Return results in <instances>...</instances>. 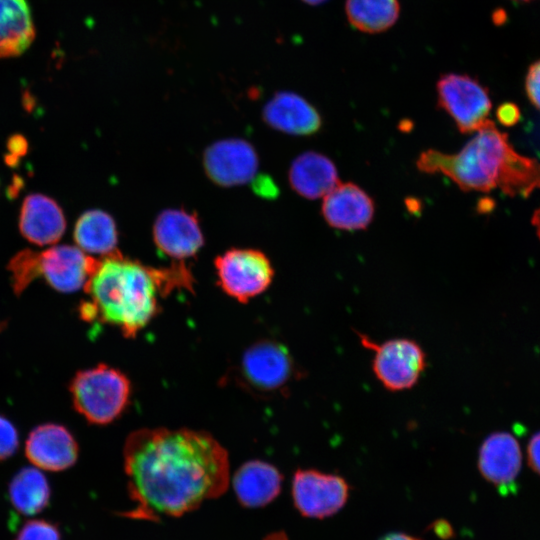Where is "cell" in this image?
<instances>
[{"label":"cell","instance_id":"11","mask_svg":"<svg viewBox=\"0 0 540 540\" xmlns=\"http://www.w3.org/2000/svg\"><path fill=\"white\" fill-rule=\"evenodd\" d=\"M203 166L207 176L217 185L232 187L254 180L259 159L254 147L239 138L219 140L206 148Z\"/></svg>","mask_w":540,"mask_h":540},{"label":"cell","instance_id":"9","mask_svg":"<svg viewBox=\"0 0 540 540\" xmlns=\"http://www.w3.org/2000/svg\"><path fill=\"white\" fill-rule=\"evenodd\" d=\"M438 105L463 134L475 133L488 120L492 108L489 90L468 75L447 73L437 84Z\"/></svg>","mask_w":540,"mask_h":540},{"label":"cell","instance_id":"4","mask_svg":"<svg viewBox=\"0 0 540 540\" xmlns=\"http://www.w3.org/2000/svg\"><path fill=\"white\" fill-rule=\"evenodd\" d=\"M98 262L80 248L62 245L42 252L21 251L10 261L8 269L17 295L39 277L52 288L71 293L85 288Z\"/></svg>","mask_w":540,"mask_h":540},{"label":"cell","instance_id":"29","mask_svg":"<svg viewBox=\"0 0 540 540\" xmlns=\"http://www.w3.org/2000/svg\"><path fill=\"white\" fill-rule=\"evenodd\" d=\"M380 540H420V539L410 536L408 534H404V533H391L384 536Z\"/></svg>","mask_w":540,"mask_h":540},{"label":"cell","instance_id":"26","mask_svg":"<svg viewBox=\"0 0 540 540\" xmlns=\"http://www.w3.org/2000/svg\"><path fill=\"white\" fill-rule=\"evenodd\" d=\"M524 87L530 103L540 111V59L528 67Z\"/></svg>","mask_w":540,"mask_h":540},{"label":"cell","instance_id":"12","mask_svg":"<svg viewBox=\"0 0 540 540\" xmlns=\"http://www.w3.org/2000/svg\"><path fill=\"white\" fill-rule=\"evenodd\" d=\"M153 239L162 255L176 261L195 256L204 244L197 216L184 209L163 210L154 221Z\"/></svg>","mask_w":540,"mask_h":540},{"label":"cell","instance_id":"16","mask_svg":"<svg viewBox=\"0 0 540 540\" xmlns=\"http://www.w3.org/2000/svg\"><path fill=\"white\" fill-rule=\"evenodd\" d=\"M263 119L270 127L297 136L313 135L322 127L317 109L300 95L289 91L276 93L266 103Z\"/></svg>","mask_w":540,"mask_h":540},{"label":"cell","instance_id":"1","mask_svg":"<svg viewBox=\"0 0 540 540\" xmlns=\"http://www.w3.org/2000/svg\"><path fill=\"white\" fill-rule=\"evenodd\" d=\"M128 491L135 506L124 513L157 521L197 509L228 488L226 449L208 432L187 428H142L123 449Z\"/></svg>","mask_w":540,"mask_h":540},{"label":"cell","instance_id":"6","mask_svg":"<svg viewBox=\"0 0 540 540\" xmlns=\"http://www.w3.org/2000/svg\"><path fill=\"white\" fill-rule=\"evenodd\" d=\"M298 375L288 348L278 341L262 339L243 352L236 381L249 392L268 395L285 390Z\"/></svg>","mask_w":540,"mask_h":540},{"label":"cell","instance_id":"14","mask_svg":"<svg viewBox=\"0 0 540 540\" xmlns=\"http://www.w3.org/2000/svg\"><path fill=\"white\" fill-rule=\"evenodd\" d=\"M521 461L520 446L508 432L490 434L479 449L478 467L481 475L503 494L514 489Z\"/></svg>","mask_w":540,"mask_h":540},{"label":"cell","instance_id":"3","mask_svg":"<svg viewBox=\"0 0 540 540\" xmlns=\"http://www.w3.org/2000/svg\"><path fill=\"white\" fill-rule=\"evenodd\" d=\"M466 145L455 154L435 149L422 152L418 170L440 173L450 178L465 192H490L498 188L509 197L528 198L540 189V163L518 153L508 134L488 119Z\"/></svg>","mask_w":540,"mask_h":540},{"label":"cell","instance_id":"22","mask_svg":"<svg viewBox=\"0 0 540 540\" xmlns=\"http://www.w3.org/2000/svg\"><path fill=\"white\" fill-rule=\"evenodd\" d=\"M74 239L82 251L105 256L115 253L118 241L115 221L102 210L86 211L76 222Z\"/></svg>","mask_w":540,"mask_h":540},{"label":"cell","instance_id":"28","mask_svg":"<svg viewBox=\"0 0 540 540\" xmlns=\"http://www.w3.org/2000/svg\"><path fill=\"white\" fill-rule=\"evenodd\" d=\"M527 455L530 467L540 474V432L531 437L527 446Z\"/></svg>","mask_w":540,"mask_h":540},{"label":"cell","instance_id":"27","mask_svg":"<svg viewBox=\"0 0 540 540\" xmlns=\"http://www.w3.org/2000/svg\"><path fill=\"white\" fill-rule=\"evenodd\" d=\"M499 122L505 126H512L520 119V110L518 106L511 102L502 103L496 111Z\"/></svg>","mask_w":540,"mask_h":540},{"label":"cell","instance_id":"20","mask_svg":"<svg viewBox=\"0 0 540 540\" xmlns=\"http://www.w3.org/2000/svg\"><path fill=\"white\" fill-rule=\"evenodd\" d=\"M35 36L26 0H0V59L23 53Z\"/></svg>","mask_w":540,"mask_h":540},{"label":"cell","instance_id":"17","mask_svg":"<svg viewBox=\"0 0 540 540\" xmlns=\"http://www.w3.org/2000/svg\"><path fill=\"white\" fill-rule=\"evenodd\" d=\"M19 227L30 242L47 245L61 238L66 221L54 200L41 194H32L27 196L22 204Z\"/></svg>","mask_w":540,"mask_h":540},{"label":"cell","instance_id":"32","mask_svg":"<svg viewBox=\"0 0 540 540\" xmlns=\"http://www.w3.org/2000/svg\"><path fill=\"white\" fill-rule=\"evenodd\" d=\"M303 1L311 5H317V4L323 3L326 0H303Z\"/></svg>","mask_w":540,"mask_h":540},{"label":"cell","instance_id":"25","mask_svg":"<svg viewBox=\"0 0 540 540\" xmlns=\"http://www.w3.org/2000/svg\"><path fill=\"white\" fill-rule=\"evenodd\" d=\"M19 446V434L13 423L0 414V461L11 457Z\"/></svg>","mask_w":540,"mask_h":540},{"label":"cell","instance_id":"10","mask_svg":"<svg viewBox=\"0 0 540 540\" xmlns=\"http://www.w3.org/2000/svg\"><path fill=\"white\" fill-rule=\"evenodd\" d=\"M292 496L297 510L309 518H325L338 512L349 496V485L336 474L315 469H298L292 479Z\"/></svg>","mask_w":540,"mask_h":540},{"label":"cell","instance_id":"7","mask_svg":"<svg viewBox=\"0 0 540 540\" xmlns=\"http://www.w3.org/2000/svg\"><path fill=\"white\" fill-rule=\"evenodd\" d=\"M360 343L373 352L372 371L379 383L390 392L411 389L427 367L423 348L413 339L393 338L376 342L357 333Z\"/></svg>","mask_w":540,"mask_h":540},{"label":"cell","instance_id":"15","mask_svg":"<svg viewBox=\"0 0 540 540\" xmlns=\"http://www.w3.org/2000/svg\"><path fill=\"white\" fill-rule=\"evenodd\" d=\"M373 199L358 185L339 183L323 197L322 215L336 229H366L374 217Z\"/></svg>","mask_w":540,"mask_h":540},{"label":"cell","instance_id":"31","mask_svg":"<svg viewBox=\"0 0 540 540\" xmlns=\"http://www.w3.org/2000/svg\"><path fill=\"white\" fill-rule=\"evenodd\" d=\"M264 540H289V538L284 532L278 531L267 535Z\"/></svg>","mask_w":540,"mask_h":540},{"label":"cell","instance_id":"2","mask_svg":"<svg viewBox=\"0 0 540 540\" xmlns=\"http://www.w3.org/2000/svg\"><path fill=\"white\" fill-rule=\"evenodd\" d=\"M183 265L155 269L116 251L99 260L85 286L90 301L80 307L83 320L99 321L134 338L158 314L159 298L176 287H192Z\"/></svg>","mask_w":540,"mask_h":540},{"label":"cell","instance_id":"19","mask_svg":"<svg viewBox=\"0 0 540 540\" xmlns=\"http://www.w3.org/2000/svg\"><path fill=\"white\" fill-rule=\"evenodd\" d=\"M288 178L292 189L309 200L326 196L340 183L331 159L314 151L302 153L294 159Z\"/></svg>","mask_w":540,"mask_h":540},{"label":"cell","instance_id":"13","mask_svg":"<svg viewBox=\"0 0 540 540\" xmlns=\"http://www.w3.org/2000/svg\"><path fill=\"white\" fill-rule=\"evenodd\" d=\"M25 455L37 468L59 472L72 467L79 455V447L73 434L63 425L45 423L29 433L25 443Z\"/></svg>","mask_w":540,"mask_h":540},{"label":"cell","instance_id":"8","mask_svg":"<svg viewBox=\"0 0 540 540\" xmlns=\"http://www.w3.org/2000/svg\"><path fill=\"white\" fill-rule=\"evenodd\" d=\"M214 265L218 285L241 303L263 293L274 277L270 260L255 249H230L217 256Z\"/></svg>","mask_w":540,"mask_h":540},{"label":"cell","instance_id":"30","mask_svg":"<svg viewBox=\"0 0 540 540\" xmlns=\"http://www.w3.org/2000/svg\"><path fill=\"white\" fill-rule=\"evenodd\" d=\"M532 226L535 228L536 235L540 240V206L535 209L531 218Z\"/></svg>","mask_w":540,"mask_h":540},{"label":"cell","instance_id":"18","mask_svg":"<svg viewBox=\"0 0 540 540\" xmlns=\"http://www.w3.org/2000/svg\"><path fill=\"white\" fill-rule=\"evenodd\" d=\"M283 477L272 464L251 460L241 465L233 476V488L241 505L262 507L280 493Z\"/></svg>","mask_w":540,"mask_h":540},{"label":"cell","instance_id":"21","mask_svg":"<svg viewBox=\"0 0 540 540\" xmlns=\"http://www.w3.org/2000/svg\"><path fill=\"white\" fill-rule=\"evenodd\" d=\"M9 501L24 516L42 512L50 503L51 487L46 476L35 467L20 469L8 485Z\"/></svg>","mask_w":540,"mask_h":540},{"label":"cell","instance_id":"33","mask_svg":"<svg viewBox=\"0 0 540 540\" xmlns=\"http://www.w3.org/2000/svg\"><path fill=\"white\" fill-rule=\"evenodd\" d=\"M514 1H518V2H525V3H528V2H531L533 0H514Z\"/></svg>","mask_w":540,"mask_h":540},{"label":"cell","instance_id":"23","mask_svg":"<svg viewBox=\"0 0 540 540\" xmlns=\"http://www.w3.org/2000/svg\"><path fill=\"white\" fill-rule=\"evenodd\" d=\"M398 0H346L349 23L366 33H379L390 28L399 17Z\"/></svg>","mask_w":540,"mask_h":540},{"label":"cell","instance_id":"5","mask_svg":"<svg viewBox=\"0 0 540 540\" xmlns=\"http://www.w3.org/2000/svg\"><path fill=\"white\" fill-rule=\"evenodd\" d=\"M74 409L94 425H107L126 410L131 383L119 369L101 363L80 370L69 384Z\"/></svg>","mask_w":540,"mask_h":540},{"label":"cell","instance_id":"24","mask_svg":"<svg viewBox=\"0 0 540 540\" xmlns=\"http://www.w3.org/2000/svg\"><path fill=\"white\" fill-rule=\"evenodd\" d=\"M59 526L49 520L34 519L24 523L14 540H62Z\"/></svg>","mask_w":540,"mask_h":540}]
</instances>
